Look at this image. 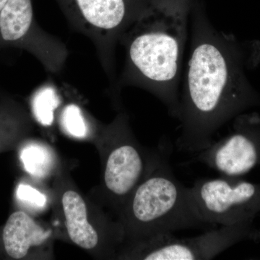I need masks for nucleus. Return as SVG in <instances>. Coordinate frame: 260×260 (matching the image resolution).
<instances>
[{
  "label": "nucleus",
  "instance_id": "obj_1",
  "mask_svg": "<svg viewBox=\"0 0 260 260\" xmlns=\"http://www.w3.org/2000/svg\"><path fill=\"white\" fill-rule=\"evenodd\" d=\"M191 25L189 57L181 80L176 148L200 153L219 129L246 107L260 103L249 72L260 62V43L218 30L203 16Z\"/></svg>",
  "mask_w": 260,
  "mask_h": 260
},
{
  "label": "nucleus",
  "instance_id": "obj_2",
  "mask_svg": "<svg viewBox=\"0 0 260 260\" xmlns=\"http://www.w3.org/2000/svg\"><path fill=\"white\" fill-rule=\"evenodd\" d=\"M189 25L181 6L155 3L119 41L124 63L116 85L148 90L177 119Z\"/></svg>",
  "mask_w": 260,
  "mask_h": 260
},
{
  "label": "nucleus",
  "instance_id": "obj_3",
  "mask_svg": "<svg viewBox=\"0 0 260 260\" xmlns=\"http://www.w3.org/2000/svg\"><path fill=\"white\" fill-rule=\"evenodd\" d=\"M172 145L162 143L152 174L138 184L130 203V218L145 238L186 229L216 228L200 218L191 188L178 180L170 165Z\"/></svg>",
  "mask_w": 260,
  "mask_h": 260
},
{
  "label": "nucleus",
  "instance_id": "obj_4",
  "mask_svg": "<svg viewBox=\"0 0 260 260\" xmlns=\"http://www.w3.org/2000/svg\"><path fill=\"white\" fill-rule=\"evenodd\" d=\"M72 28L88 37L111 84H116V50L121 38L147 9L129 0H56Z\"/></svg>",
  "mask_w": 260,
  "mask_h": 260
},
{
  "label": "nucleus",
  "instance_id": "obj_5",
  "mask_svg": "<svg viewBox=\"0 0 260 260\" xmlns=\"http://www.w3.org/2000/svg\"><path fill=\"white\" fill-rule=\"evenodd\" d=\"M190 188L200 218L215 227L242 224L259 206L258 188L232 177L199 179Z\"/></svg>",
  "mask_w": 260,
  "mask_h": 260
},
{
  "label": "nucleus",
  "instance_id": "obj_6",
  "mask_svg": "<svg viewBox=\"0 0 260 260\" xmlns=\"http://www.w3.org/2000/svg\"><path fill=\"white\" fill-rule=\"evenodd\" d=\"M260 117L238 116L234 132L198 153L195 161L205 164L226 177H236L251 170L259 159Z\"/></svg>",
  "mask_w": 260,
  "mask_h": 260
},
{
  "label": "nucleus",
  "instance_id": "obj_7",
  "mask_svg": "<svg viewBox=\"0 0 260 260\" xmlns=\"http://www.w3.org/2000/svg\"><path fill=\"white\" fill-rule=\"evenodd\" d=\"M241 224L219 225L194 237L177 238L173 232L145 238V260H208L215 258L242 236Z\"/></svg>",
  "mask_w": 260,
  "mask_h": 260
},
{
  "label": "nucleus",
  "instance_id": "obj_8",
  "mask_svg": "<svg viewBox=\"0 0 260 260\" xmlns=\"http://www.w3.org/2000/svg\"><path fill=\"white\" fill-rule=\"evenodd\" d=\"M145 171V159L133 143H121L108 157L104 181L112 194L124 198L135 190Z\"/></svg>",
  "mask_w": 260,
  "mask_h": 260
},
{
  "label": "nucleus",
  "instance_id": "obj_9",
  "mask_svg": "<svg viewBox=\"0 0 260 260\" xmlns=\"http://www.w3.org/2000/svg\"><path fill=\"white\" fill-rule=\"evenodd\" d=\"M51 234V231H46L38 225L25 212H15L8 218L3 230L5 251L13 259H22L31 246L41 245Z\"/></svg>",
  "mask_w": 260,
  "mask_h": 260
},
{
  "label": "nucleus",
  "instance_id": "obj_10",
  "mask_svg": "<svg viewBox=\"0 0 260 260\" xmlns=\"http://www.w3.org/2000/svg\"><path fill=\"white\" fill-rule=\"evenodd\" d=\"M61 201L70 239L83 249H93L97 245L99 237L96 231L88 223L85 201L74 191H66Z\"/></svg>",
  "mask_w": 260,
  "mask_h": 260
},
{
  "label": "nucleus",
  "instance_id": "obj_11",
  "mask_svg": "<svg viewBox=\"0 0 260 260\" xmlns=\"http://www.w3.org/2000/svg\"><path fill=\"white\" fill-rule=\"evenodd\" d=\"M61 100L56 88L47 83L34 94L32 109L36 119L43 126H50L54 119V112L60 105Z\"/></svg>",
  "mask_w": 260,
  "mask_h": 260
},
{
  "label": "nucleus",
  "instance_id": "obj_12",
  "mask_svg": "<svg viewBox=\"0 0 260 260\" xmlns=\"http://www.w3.org/2000/svg\"><path fill=\"white\" fill-rule=\"evenodd\" d=\"M20 159L26 172L34 177H43L51 170L53 158L44 145L32 143L22 150Z\"/></svg>",
  "mask_w": 260,
  "mask_h": 260
},
{
  "label": "nucleus",
  "instance_id": "obj_13",
  "mask_svg": "<svg viewBox=\"0 0 260 260\" xmlns=\"http://www.w3.org/2000/svg\"><path fill=\"white\" fill-rule=\"evenodd\" d=\"M61 125L68 134L77 138H83L88 133V126L81 109L76 104H70L63 109Z\"/></svg>",
  "mask_w": 260,
  "mask_h": 260
},
{
  "label": "nucleus",
  "instance_id": "obj_14",
  "mask_svg": "<svg viewBox=\"0 0 260 260\" xmlns=\"http://www.w3.org/2000/svg\"><path fill=\"white\" fill-rule=\"evenodd\" d=\"M16 195L19 200L37 208H43L47 204L46 195L30 185L20 184L17 188Z\"/></svg>",
  "mask_w": 260,
  "mask_h": 260
},
{
  "label": "nucleus",
  "instance_id": "obj_15",
  "mask_svg": "<svg viewBox=\"0 0 260 260\" xmlns=\"http://www.w3.org/2000/svg\"><path fill=\"white\" fill-rule=\"evenodd\" d=\"M8 0H0V12L4 8L5 5L8 3Z\"/></svg>",
  "mask_w": 260,
  "mask_h": 260
}]
</instances>
